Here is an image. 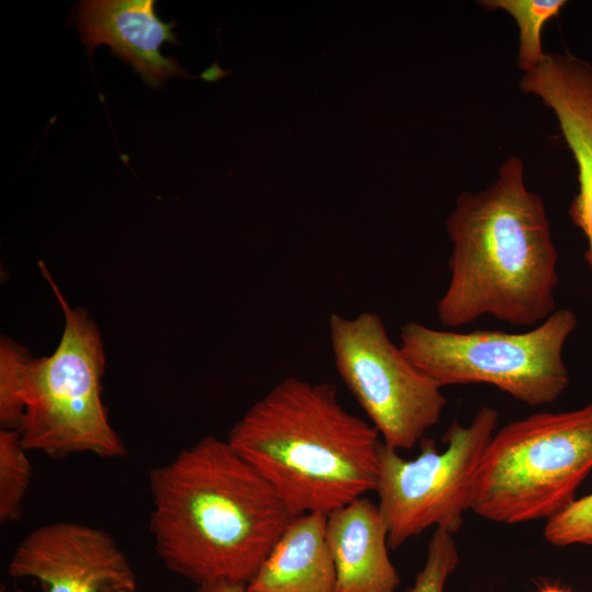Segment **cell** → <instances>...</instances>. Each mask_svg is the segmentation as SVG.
I'll use <instances>...</instances> for the list:
<instances>
[{
    "instance_id": "cell-1",
    "label": "cell",
    "mask_w": 592,
    "mask_h": 592,
    "mask_svg": "<svg viewBox=\"0 0 592 592\" xmlns=\"http://www.w3.org/2000/svg\"><path fill=\"white\" fill-rule=\"evenodd\" d=\"M158 556L196 585L247 584L295 517L228 443L205 436L149 477Z\"/></svg>"
},
{
    "instance_id": "cell-2",
    "label": "cell",
    "mask_w": 592,
    "mask_h": 592,
    "mask_svg": "<svg viewBox=\"0 0 592 592\" xmlns=\"http://www.w3.org/2000/svg\"><path fill=\"white\" fill-rule=\"evenodd\" d=\"M449 282L436 303L449 329L491 316L535 327L556 310L558 253L543 200L512 155L486 189L462 192L445 221Z\"/></svg>"
},
{
    "instance_id": "cell-3",
    "label": "cell",
    "mask_w": 592,
    "mask_h": 592,
    "mask_svg": "<svg viewBox=\"0 0 592 592\" xmlns=\"http://www.w3.org/2000/svg\"><path fill=\"white\" fill-rule=\"evenodd\" d=\"M380 434L328 383L287 377L232 426L228 443L294 516L328 515L375 491Z\"/></svg>"
},
{
    "instance_id": "cell-4",
    "label": "cell",
    "mask_w": 592,
    "mask_h": 592,
    "mask_svg": "<svg viewBox=\"0 0 592 592\" xmlns=\"http://www.w3.org/2000/svg\"><path fill=\"white\" fill-rule=\"evenodd\" d=\"M39 269L60 304L65 327L53 354L35 358L25 350L22 355L21 443L55 458L80 453L124 457L125 445L102 401L105 354L99 328L84 309L70 307L43 262Z\"/></svg>"
},
{
    "instance_id": "cell-5",
    "label": "cell",
    "mask_w": 592,
    "mask_h": 592,
    "mask_svg": "<svg viewBox=\"0 0 592 592\" xmlns=\"http://www.w3.org/2000/svg\"><path fill=\"white\" fill-rule=\"evenodd\" d=\"M592 470V402L539 412L496 432L480 462L470 510L502 524L549 520L576 500Z\"/></svg>"
},
{
    "instance_id": "cell-6",
    "label": "cell",
    "mask_w": 592,
    "mask_h": 592,
    "mask_svg": "<svg viewBox=\"0 0 592 592\" xmlns=\"http://www.w3.org/2000/svg\"><path fill=\"white\" fill-rule=\"evenodd\" d=\"M577 323L568 308L556 309L523 332H460L408 321L400 330L399 346L441 388L488 384L525 405L544 406L569 385L563 348Z\"/></svg>"
},
{
    "instance_id": "cell-7",
    "label": "cell",
    "mask_w": 592,
    "mask_h": 592,
    "mask_svg": "<svg viewBox=\"0 0 592 592\" xmlns=\"http://www.w3.org/2000/svg\"><path fill=\"white\" fill-rule=\"evenodd\" d=\"M498 419L496 409L481 407L468 425L453 421L444 435V451H437L433 440L423 437L420 454L412 460L382 442L375 492L390 549L431 526L453 535L460 530Z\"/></svg>"
},
{
    "instance_id": "cell-8",
    "label": "cell",
    "mask_w": 592,
    "mask_h": 592,
    "mask_svg": "<svg viewBox=\"0 0 592 592\" xmlns=\"http://www.w3.org/2000/svg\"><path fill=\"white\" fill-rule=\"evenodd\" d=\"M329 330L338 374L383 442L413 448L441 419L447 403L442 388L390 340L376 314H332Z\"/></svg>"
},
{
    "instance_id": "cell-9",
    "label": "cell",
    "mask_w": 592,
    "mask_h": 592,
    "mask_svg": "<svg viewBox=\"0 0 592 592\" xmlns=\"http://www.w3.org/2000/svg\"><path fill=\"white\" fill-rule=\"evenodd\" d=\"M10 577L37 580L44 592H136L126 555L103 530L54 522L31 531L16 546Z\"/></svg>"
},
{
    "instance_id": "cell-10",
    "label": "cell",
    "mask_w": 592,
    "mask_h": 592,
    "mask_svg": "<svg viewBox=\"0 0 592 592\" xmlns=\"http://www.w3.org/2000/svg\"><path fill=\"white\" fill-rule=\"evenodd\" d=\"M81 42L89 52L106 44L153 87L169 77H189L177 59L160 53L163 43H177L174 23L161 21L152 0L81 1L77 10Z\"/></svg>"
},
{
    "instance_id": "cell-11",
    "label": "cell",
    "mask_w": 592,
    "mask_h": 592,
    "mask_svg": "<svg viewBox=\"0 0 592 592\" xmlns=\"http://www.w3.org/2000/svg\"><path fill=\"white\" fill-rule=\"evenodd\" d=\"M326 542L335 592H396L400 577L389 557L386 524L372 500L364 496L329 513Z\"/></svg>"
},
{
    "instance_id": "cell-12",
    "label": "cell",
    "mask_w": 592,
    "mask_h": 592,
    "mask_svg": "<svg viewBox=\"0 0 592 592\" xmlns=\"http://www.w3.org/2000/svg\"><path fill=\"white\" fill-rule=\"evenodd\" d=\"M327 515L295 516L247 583L248 592H335L337 578L326 542Z\"/></svg>"
},
{
    "instance_id": "cell-13",
    "label": "cell",
    "mask_w": 592,
    "mask_h": 592,
    "mask_svg": "<svg viewBox=\"0 0 592 592\" xmlns=\"http://www.w3.org/2000/svg\"><path fill=\"white\" fill-rule=\"evenodd\" d=\"M567 4L565 0H482L487 10H502L519 27L517 66L523 73L535 70L544 60L542 33L545 24L557 16Z\"/></svg>"
},
{
    "instance_id": "cell-14",
    "label": "cell",
    "mask_w": 592,
    "mask_h": 592,
    "mask_svg": "<svg viewBox=\"0 0 592 592\" xmlns=\"http://www.w3.org/2000/svg\"><path fill=\"white\" fill-rule=\"evenodd\" d=\"M32 465L20 433L13 429L0 430V520L18 521L22 503L31 482Z\"/></svg>"
},
{
    "instance_id": "cell-15",
    "label": "cell",
    "mask_w": 592,
    "mask_h": 592,
    "mask_svg": "<svg viewBox=\"0 0 592 592\" xmlns=\"http://www.w3.org/2000/svg\"><path fill=\"white\" fill-rule=\"evenodd\" d=\"M458 562L459 554L454 535L435 528L428 545L424 566L406 592H444L445 583Z\"/></svg>"
},
{
    "instance_id": "cell-16",
    "label": "cell",
    "mask_w": 592,
    "mask_h": 592,
    "mask_svg": "<svg viewBox=\"0 0 592 592\" xmlns=\"http://www.w3.org/2000/svg\"><path fill=\"white\" fill-rule=\"evenodd\" d=\"M546 540L558 547L592 546V493L576 499L561 512L546 521Z\"/></svg>"
},
{
    "instance_id": "cell-17",
    "label": "cell",
    "mask_w": 592,
    "mask_h": 592,
    "mask_svg": "<svg viewBox=\"0 0 592 592\" xmlns=\"http://www.w3.org/2000/svg\"><path fill=\"white\" fill-rule=\"evenodd\" d=\"M193 592H248L247 584L231 581H215L196 585Z\"/></svg>"
},
{
    "instance_id": "cell-18",
    "label": "cell",
    "mask_w": 592,
    "mask_h": 592,
    "mask_svg": "<svg viewBox=\"0 0 592 592\" xmlns=\"http://www.w3.org/2000/svg\"><path fill=\"white\" fill-rule=\"evenodd\" d=\"M230 73V71H224L221 70L218 65H217V61H215L210 68L206 69L202 75H201V78L205 81H208V82H213V81H216V80H219L220 78H224L226 76H228Z\"/></svg>"
},
{
    "instance_id": "cell-19",
    "label": "cell",
    "mask_w": 592,
    "mask_h": 592,
    "mask_svg": "<svg viewBox=\"0 0 592 592\" xmlns=\"http://www.w3.org/2000/svg\"><path fill=\"white\" fill-rule=\"evenodd\" d=\"M537 592H573V591L569 588L550 583V584L542 585Z\"/></svg>"
},
{
    "instance_id": "cell-20",
    "label": "cell",
    "mask_w": 592,
    "mask_h": 592,
    "mask_svg": "<svg viewBox=\"0 0 592 592\" xmlns=\"http://www.w3.org/2000/svg\"><path fill=\"white\" fill-rule=\"evenodd\" d=\"M0 592H10V591H8L7 588H5L4 585H1ZM13 592H26V591H24V590H15V591H13Z\"/></svg>"
}]
</instances>
